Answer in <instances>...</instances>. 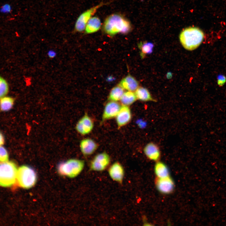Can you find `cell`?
Segmentation results:
<instances>
[{
    "label": "cell",
    "instance_id": "6da1fadb",
    "mask_svg": "<svg viewBox=\"0 0 226 226\" xmlns=\"http://www.w3.org/2000/svg\"><path fill=\"white\" fill-rule=\"evenodd\" d=\"M132 28L130 22L119 13L109 15L105 20L102 26L104 32L110 36L118 33L126 34L131 31Z\"/></svg>",
    "mask_w": 226,
    "mask_h": 226
},
{
    "label": "cell",
    "instance_id": "7a4b0ae2",
    "mask_svg": "<svg viewBox=\"0 0 226 226\" xmlns=\"http://www.w3.org/2000/svg\"><path fill=\"white\" fill-rule=\"evenodd\" d=\"M204 36L203 31L196 27H189L184 29L179 35L180 42L186 49L194 50L202 42Z\"/></svg>",
    "mask_w": 226,
    "mask_h": 226
},
{
    "label": "cell",
    "instance_id": "3957f363",
    "mask_svg": "<svg viewBox=\"0 0 226 226\" xmlns=\"http://www.w3.org/2000/svg\"><path fill=\"white\" fill-rule=\"evenodd\" d=\"M84 166L82 160L72 159L60 162L57 166L58 173L61 175L69 178H74L83 171Z\"/></svg>",
    "mask_w": 226,
    "mask_h": 226
},
{
    "label": "cell",
    "instance_id": "277c9868",
    "mask_svg": "<svg viewBox=\"0 0 226 226\" xmlns=\"http://www.w3.org/2000/svg\"><path fill=\"white\" fill-rule=\"evenodd\" d=\"M18 169L13 162H0V186L10 187L16 181Z\"/></svg>",
    "mask_w": 226,
    "mask_h": 226
},
{
    "label": "cell",
    "instance_id": "5b68a950",
    "mask_svg": "<svg viewBox=\"0 0 226 226\" xmlns=\"http://www.w3.org/2000/svg\"><path fill=\"white\" fill-rule=\"evenodd\" d=\"M37 180V173L31 166L24 165L18 169L16 181L21 187L27 189L31 188L35 185Z\"/></svg>",
    "mask_w": 226,
    "mask_h": 226
},
{
    "label": "cell",
    "instance_id": "8992f818",
    "mask_svg": "<svg viewBox=\"0 0 226 226\" xmlns=\"http://www.w3.org/2000/svg\"><path fill=\"white\" fill-rule=\"evenodd\" d=\"M110 157L105 152L99 153L95 155L91 161L90 170L94 171L101 172L106 169L110 165Z\"/></svg>",
    "mask_w": 226,
    "mask_h": 226
},
{
    "label": "cell",
    "instance_id": "52a82bcc",
    "mask_svg": "<svg viewBox=\"0 0 226 226\" xmlns=\"http://www.w3.org/2000/svg\"><path fill=\"white\" fill-rule=\"evenodd\" d=\"M106 4L101 3L86 10L78 17L75 25V30L78 32H82L85 30L86 24L89 20L96 12L97 10L103 5Z\"/></svg>",
    "mask_w": 226,
    "mask_h": 226
},
{
    "label": "cell",
    "instance_id": "ba28073f",
    "mask_svg": "<svg viewBox=\"0 0 226 226\" xmlns=\"http://www.w3.org/2000/svg\"><path fill=\"white\" fill-rule=\"evenodd\" d=\"M108 174L110 178L118 183H122L125 176V170L122 165L118 162L111 164L108 169Z\"/></svg>",
    "mask_w": 226,
    "mask_h": 226
},
{
    "label": "cell",
    "instance_id": "9c48e42d",
    "mask_svg": "<svg viewBox=\"0 0 226 226\" xmlns=\"http://www.w3.org/2000/svg\"><path fill=\"white\" fill-rule=\"evenodd\" d=\"M94 127V123L92 119L86 113L78 121L75 129L78 133L84 135L89 133Z\"/></svg>",
    "mask_w": 226,
    "mask_h": 226
},
{
    "label": "cell",
    "instance_id": "30bf717a",
    "mask_svg": "<svg viewBox=\"0 0 226 226\" xmlns=\"http://www.w3.org/2000/svg\"><path fill=\"white\" fill-rule=\"evenodd\" d=\"M121 106L117 101H111L105 105L102 115V121L115 117L118 113Z\"/></svg>",
    "mask_w": 226,
    "mask_h": 226
},
{
    "label": "cell",
    "instance_id": "8fae6325",
    "mask_svg": "<svg viewBox=\"0 0 226 226\" xmlns=\"http://www.w3.org/2000/svg\"><path fill=\"white\" fill-rule=\"evenodd\" d=\"M115 117L116 123L119 128L129 123L132 117L131 111L129 107L128 106H121Z\"/></svg>",
    "mask_w": 226,
    "mask_h": 226
},
{
    "label": "cell",
    "instance_id": "7c38bea8",
    "mask_svg": "<svg viewBox=\"0 0 226 226\" xmlns=\"http://www.w3.org/2000/svg\"><path fill=\"white\" fill-rule=\"evenodd\" d=\"M156 186L158 191L164 194L171 193L174 188V184L172 178L169 176L158 178L156 181Z\"/></svg>",
    "mask_w": 226,
    "mask_h": 226
},
{
    "label": "cell",
    "instance_id": "4fadbf2b",
    "mask_svg": "<svg viewBox=\"0 0 226 226\" xmlns=\"http://www.w3.org/2000/svg\"><path fill=\"white\" fill-rule=\"evenodd\" d=\"M97 144L92 139L86 138L82 140L80 143V148L82 154L88 156L92 154L98 148Z\"/></svg>",
    "mask_w": 226,
    "mask_h": 226
},
{
    "label": "cell",
    "instance_id": "5bb4252c",
    "mask_svg": "<svg viewBox=\"0 0 226 226\" xmlns=\"http://www.w3.org/2000/svg\"><path fill=\"white\" fill-rule=\"evenodd\" d=\"M144 153L149 159L153 161H158L159 159L161 153L158 145L153 142L147 143L143 149Z\"/></svg>",
    "mask_w": 226,
    "mask_h": 226
},
{
    "label": "cell",
    "instance_id": "9a60e30c",
    "mask_svg": "<svg viewBox=\"0 0 226 226\" xmlns=\"http://www.w3.org/2000/svg\"><path fill=\"white\" fill-rule=\"evenodd\" d=\"M138 81L132 76L128 75L120 82L119 86L129 91H136L138 87Z\"/></svg>",
    "mask_w": 226,
    "mask_h": 226
},
{
    "label": "cell",
    "instance_id": "2e32d148",
    "mask_svg": "<svg viewBox=\"0 0 226 226\" xmlns=\"http://www.w3.org/2000/svg\"><path fill=\"white\" fill-rule=\"evenodd\" d=\"M101 26L100 19L97 16L92 17L88 22L85 29L86 34H89L98 31Z\"/></svg>",
    "mask_w": 226,
    "mask_h": 226
},
{
    "label": "cell",
    "instance_id": "e0dca14e",
    "mask_svg": "<svg viewBox=\"0 0 226 226\" xmlns=\"http://www.w3.org/2000/svg\"><path fill=\"white\" fill-rule=\"evenodd\" d=\"M137 99L143 101L156 102V100L153 98L149 91L143 87H138L135 92Z\"/></svg>",
    "mask_w": 226,
    "mask_h": 226
},
{
    "label": "cell",
    "instance_id": "ac0fdd59",
    "mask_svg": "<svg viewBox=\"0 0 226 226\" xmlns=\"http://www.w3.org/2000/svg\"><path fill=\"white\" fill-rule=\"evenodd\" d=\"M154 171L158 178H163L169 176V172L167 166L161 162H158L154 166Z\"/></svg>",
    "mask_w": 226,
    "mask_h": 226
},
{
    "label": "cell",
    "instance_id": "d6986e66",
    "mask_svg": "<svg viewBox=\"0 0 226 226\" xmlns=\"http://www.w3.org/2000/svg\"><path fill=\"white\" fill-rule=\"evenodd\" d=\"M138 46L140 50L141 57L143 58L146 55L152 53L154 44L152 42L145 41L139 42L138 44Z\"/></svg>",
    "mask_w": 226,
    "mask_h": 226
},
{
    "label": "cell",
    "instance_id": "ffe728a7",
    "mask_svg": "<svg viewBox=\"0 0 226 226\" xmlns=\"http://www.w3.org/2000/svg\"><path fill=\"white\" fill-rule=\"evenodd\" d=\"M137 100L135 93L133 91H128L124 93L120 101L123 105H130Z\"/></svg>",
    "mask_w": 226,
    "mask_h": 226
},
{
    "label": "cell",
    "instance_id": "44dd1931",
    "mask_svg": "<svg viewBox=\"0 0 226 226\" xmlns=\"http://www.w3.org/2000/svg\"><path fill=\"white\" fill-rule=\"evenodd\" d=\"M124 93V89L119 86L114 87L109 94L108 100L110 101H117L120 100Z\"/></svg>",
    "mask_w": 226,
    "mask_h": 226
},
{
    "label": "cell",
    "instance_id": "7402d4cb",
    "mask_svg": "<svg viewBox=\"0 0 226 226\" xmlns=\"http://www.w3.org/2000/svg\"><path fill=\"white\" fill-rule=\"evenodd\" d=\"M14 100L12 97L5 96L0 99V109L3 111L10 110L13 107Z\"/></svg>",
    "mask_w": 226,
    "mask_h": 226
},
{
    "label": "cell",
    "instance_id": "603a6c76",
    "mask_svg": "<svg viewBox=\"0 0 226 226\" xmlns=\"http://www.w3.org/2000/svg\"><path fill=\"white\" fill-rule=\"evenodd\" d=\"M9 90V84L7 81L0 76V99L6 96Z\"/></svg>",
    "mask_w": 226,
    "mask_h": 226
},
{
    "label": "cell",
    "instance_id": "cb8c5ba5",
    "mask_svg": "<svg viewBox=\"0 0 226 226\" xmlns=\"http://www.w3.org/2000/svg\"><path fill=\"white\" fill-rule=\"evenodd\" d=\"M8 155L6 149L3 146H0V162L8 161Z\"/></svg>",
    "mask_w": 226,
    "mask_h": 226
},
{
    "label": "cell",
    "instance_id": "d4e9b609",
    "mask_svg": "<svg viewBox=\"0 0 226 226\" xmlns=\"http://www.w3.org/2000/svg\"><path fill=\"white\" fill-rule=\"evenodd\" d=\"M12 10V6L9 3H6L0 8V12L3 14H8Z\"/></svg>",
    "mask_w": 226,
    "mask_h": 226
},
{
    "label": "cell",
    "instance_id": "484cf974",
    "mask_svg": "<svg viewBox=\"0 0 226 226\" xmlns=\"http://www.w3.org/2000/svg\"><path fill=\"white\" fill-rule=\"evenodd\" d=\"M217 84L219 86H223L226 82V77L223 75H219L217 77Z\"/></svg>",
    "mask_w": 226,
    "mask_h": 226
},
{
    "label": "cell",
    "instance_id": "4316f807",
    "mask_svg": "<svg viewBox=\"0 0 226 226\" xmlns=\"http://www.w3.org/2000/svg\"><path fill=\"white\" fill-rule=\"evenodd\" d=\"M56 52L53 50H50L48 52V55L50 58H54L56 56Z\"/></svg>",
    "mask_w": 226,
    "mask_h": 226
},
{
    "label": "cell",
    "instance_id": "83f0119b",
    "mask_svg": "<svg viewBox=\"0 0 226 226\" xmlns=\"http://www.w3.org/2000/svg\"><path fill=\"white\" fill-rule=\"evenodd\" d=\"M4 143V138L1 133L0 132V146L2 145Z\"/></svg>",
    "mask_w": 226,
    "mask_h": 226
},
{
    "label": "cell",
    "instance_id": "f1b7e54d",
    "mask_svg": "<svg viewBox=\"0 0 226 226\" xmlns=\"http://www.w3.org/2000/svg\"><path fill=\"white\" fill-rule=\"evenodd\" d=\"M138 124L140 127H143L145 126L146 123L145 122L141 121L138 122Z\"/></svg>",
    "mask_w": 226,
    "mask_h": 226
},
{
    "label": "cell",
    "instance_id": "f546056e",
    "mask_svg": "<svg viewBox=\"0 0 226 226\" xmlns=\"http://www.w3.org/2000/svg\"><path fill=\"white\" fill-rule=\"evenodd\" d=\"M114 79H115V78H113V77L110 76L109 77L107 78V80L108 82H111V81H113Z\"/></svg>",
    "mask_w": 226,
    "mask_h": 226
},
{
    "label": "cell",
    "instance_id": "4dcf8cb0",
    "mask_svg": "<svg viewBox=\"0 0 226 226\" xmlns=\"http://www.w3.org/2000/svg\"><path fill=\"white\" fill-rule=\"evenodd\" d=\"M172 76L171 73H168L167 75V77L168 78H170Z\"/></svg>",
    "mask_w": 226,
    "mask_h": 226
}]
</instances>
